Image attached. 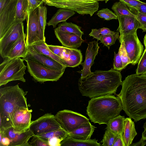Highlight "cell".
<instances>
[{
	"mask_svg": "<svg viewBox=\"0 0 146 146\" xmlns=\"http://www.w3.org/2000/svg\"><path fill=\"white\" fill-rule=\"evenodd\" d=\"M99 48L98 41L94 40L88 43L85 60L81 64L82 69L78 72L81 73L80 78L86 77L92 73L91 71V67L94 63V60L98 53Z\"/></svg>",
	"mask_w": 146,
	"mask_h": 146,
	"instance_id": "obj_17",
	"label": "cell"
},
{
	"mask_svg": "<svg viewBox=\"0 0 146 146\" xmlns=\"http://www.w3.org/2000/svg\"><path fill=\"white\" fill-rule=\"evenodd\" d=\"M38 17L41 28L44 32L46 23V14L47 9L43 4L38 7Z\"/></svg>",
	"mask_w": 146,
	"mask_h": 146,
	"instance_id": "obj_33",
	"label": "cell"
},
{
	"mask_svg": "<svg viewBox=\"0 0 146 146\" xmlns=\"http://www.w3.org/2000/svg\"><path fill=\"white\" fill-rule=\"evenodd\" d=\"M26 34L23 35L14 44L7 58H23L27 55L28 47L26 42Z\"/></svg>",
	"mask_w": 146,
	"mask_h": 146,
	"instance_id": "obj_21",
	"label": "cell"
},
{
	"mask_svg": "<svg viewBox=\"0 0 146 146\" xmlns=\"http://www.w3.org/2000/svg\"><path fill=\"white\" fill-rule=\"evenodd\" d=\"M28 52L25 56L48 68L57 70H65L66 68L56 60L36 50L32 45L27 46Z\"/></svg>",
	"mask_w": 146,
	"mask_h": 146,
	"instance_id": "obj_16",
	"label": "cell"
},
{
	"mask_svg": "<svg viewBox=\"0 0 146 146\" xmlns=\"http://www.w3.org/2000/svg\"><path fill=\"white\" fill-rule=\"evenodd\" d=\"M28 6L27 13L38 8L44 3L43 0H27Z\"/></svg>",
	"mask_w": 146,
	"mask_h": 146,
	"instance_id": "obj_42",
	"label": "cell"
},
{
	"mask_svg": "<svg viewBox=\"0 0 146 146\" xmlns=\"http://www.w3.org/2000/svg\"><path fill=\"white\" fill-rule=\"evenodd\" d=\"M137 10L141 13L146 15V3L143 2L139 6Z\"/></svg>",
	"mask_w": 146,
	"mask_h": 146,
	"instance_id": "obj_47",
	"label": "cell"
},
{
	"mask_svg": "<svg viewBox=\"0 0 146 146\" xmlns=\"http://www.w3.org/2000/svg\"><path fill=\"white\" fill-rule=\"evenodd\" d=\"M47 44L45 41L42 40L35 42L31 45L35 49L38 53L52 58L65 66L62 59L51 51L48 48Z\"/></svg>",
	"mask_w": 146,
	"mask_h": 146,
	"instance_id": "obj_27",
	"label": "cell"
},
{
	"mask_svg": "<svg viewBox=\"0 0 146 146\" xmlns=\"http://www.w3.org/2000/svg\"><path fill=\"white\" fill-rule=\"evenodd\" d=\"M55 116L62 128L68 133L89 122V119L85 116L68 110L60 111Z\"/></svg>",
	"mask_w": 146,
	"mask_h": 146,
	"instance_id": "obj_9",
	"label": "cell"
},
{
	"mask_svg": "<svg viewBox=\"0 0 146 146\" xmlns=\"http://www.w3.org/2000/svg\"><path fill=\"white\" fill-rule=\"evenodd\" d=\"M32 137L30 142H29L30 146H49L48 142L42 138L35 135Z\"/></svg>",
	"mask_w": 146,
	"mask_h": 146,
	"instance_id": "obj_40",
	"label": "cell"
},
{
	"mask_svg": "<svg viewBox=\"0 0 146 146\" xmlns=\"http://www.w3.org/2000/svg\"><path fill=\"white\" fill-rule=\"evenodd\" d=\"M75 14V11L72 10L60 8L47 23V24L48 26H52L53 28H55L59 23L66 21Z\"/></svg>",
	"mask_w": 146,
	"mask_h": 146,
	"instance_id": "obj_25",
	"label": "cell"
},
{
	"mask_svg": "<svg viewBox=\"0 0 146 146\" xmlns=\"http://www.w3.org/2000/svg\"><path fill=\"white\" fill-rule=\"evenodd\" d=\"M25 34L23 22L16 20L3 36L0 38V54L3 58H7L14 44Z\"/></svg>",
	"mask_w": 146,
	"mask_h": 146,
	"instance_id": "obj_8",
	"label": "cell"
},
{
	"mask_svg": "<svg viewBox=\"0 0 146 146\" xmlns=\"http://www.w3.org/2000/svg\"><path fill=\"white\" fill-rule=\"evenodd\" d=\"M124 116L119 114L110 119L106 124V130L109 131L115 135L123 134Z\"/></svg>",
	"mask_w": 146,
	"mask_h": 146,
	"instance_id": "obj_26",
	"label": "cell"
},
{
	"mask_svg": "<svg viewBox=\"0 0 146 146\" xmlns=\"http://www.w3.org/2000/svg\"><path fill=\"white\" fill-rule=\"evenodd\" d=\"M143 43L145 46V48H146V34L145 35L143 38Z\"/></svg>",
	"mask_w": 146,
	"mask_h": 146,
	"instance_id": "obj_50",
	"label": "cell"
},
{
	"mask_svg": "<svg viewBox=\"0 0 146 146\" xmlns=\"http://www.w3.org/2000/svg\"><path fill=\"white\" fill-rule=\"evenodd\" d=\"M117 135L111 131L106 130L101 142V146H113Z\"/></svg>",
	"mask_w": 146,
	"mask_h": 146,
	"instance_id": "obj_36",
	"label": "cell"
},
{
	"mask_svg": "<svg viewBox=\"0 0 146 146\" xmlns=\"http://www.w3.org/2000/svg\"><path fill=\"white\" fill-rule=\"evenodd\" d=\"M110 0H105V1L106 3H107V2Z\"/></svg>",
	"mask_w": 146,
	"mask_h": 146,
	"instance_id": "obj_52",
	"label": "cell"
},
{
	"mask_svg": "<svg viewBox=\"0 0 146 146\" xmlns=\"http://www.w3.org/2000/svg\"><path fill=\"white\" fill-rule=\"evenodd\" d=\"M21 58L5 59L0 64V86L9 82L19 80L26 82L24 78L27 68Z\"/></svg>",
	"mask_w": 146,
	"mask_h": 146,
	"instance_id": "obj_5",
	"label": "cell"
},
{
	"mask_svg": "<svg viewBox=\"0 0 146 146\" xmlns=\"http://www.w3.org/2000/svg\"><path fill=\"white\" fill-rule=\"evenodd\" d=\"M4 131H0V146H9L10 141L9 138L4 136Z\"/></svg>",
	"mask_w": 146,
	"mask_h": 146,
	"instance_id": "obj_44",
	"label": "cell"
},
{
	"mask_svg": "<svg viewBox=\"0 0 146 146\" xmlns=\"http://www.w3.org/2000/svg\"><path fill=\"white\" fill-rule=\"evenodd\" d=\"M113 66V69L116 70L121 71L124 69L123 62L119 52L117 53L114 52Z\"/></svg>",
	"mask_w": 146,
	"mask_h": 146,
	"instance_id": "obj_41",
	"label": "cell"
},
{
	"mask_svg": "<svg viewBox=\"0 0 146 146\" xmlns=\"http://www.w3.org/2000/svg\"><path fill=\"white\" fill-rule=\"evenodd\" d=\"M29 129L34 135L36 136L63 129L55 115L51 113H46L36 120L31 121Z\"/></svg>",
	"mask_w": 146,
	"mask_h": 146,
	"instance_id": "obj_12",
	"label": "cell"
},
{
	"mask_svg": "<svg viewBox=\"0 0 146 146\" xmlns=\"http://www.w3.org/2000/svg\"><path fill=\"white\" fill-rule=\"evenodd\" d=\"M56 37L62 45L67 47L78 48L84 41L82 36L74 33L63 32L54 29Z\"/></svg>",
	"mask_w": 146,
	"mask_h": 146,
	"instance_id": "obj_20",
	"label": "cell"
},
{
	"mask_svg": "<svg viewBox=\"0 0 146 146\" xmlns=\"http://www.w3.org/2000/svg\"><path fill=\"white\" fill-rule=\"evenodd\" d=\"M118 31L101 36L100 39V42L107 47L109 49L111 46L115 44L117 39H119V35Z\"/></svg>",
	"mask_w": 146,
	"mask_h": 146,
	"instance_id": "obj_31",
	"label": "cell"
},
{
	"mask_svg": "<svg viewBox=\"0 0 146 146\" xmlns=\"http://www.w3.org/2000/svg\"><path fill=\"white\" fill-rule=\"evenodd\" d=\"M26 19V42L27 46L39 41H45L44 32L41 28L38 19V8L28 13Z\"/></svg>",
	"mask_w": 146,
	"mask_h": 146,
	"instance_id": "obj_10",
	"label": "cell"
},
{
	"mask_svg": "<svg viewBox=\"0 0 146 146\" xmlns=\"http://www.w3.org/2000/svg\"><path fill=\"white\" fill-rule=\"evenodd\" d=\"M96 127L90 122L83 124L74 130L68 133L72 137L77 139L87 140L91 139Z\"/></svg>",
	"mask_w": 146,
	"mask_h": 146,
	"instance_id": "obj_22",
	"label": "cell"
},
{
	"mask_svg": "<svg viewBox=\"0 0 146 146\" xmlns=\"http://www.w3.org/2000/svg\"><path fill=\"white\" fill-rule=\"evenodd\" d=\"M113 146H125L123 138V134H119L116 135Z\"/></svg>",
	"mask_w": 146,
	"mask_h": 146,
	"instance_id": "obj_45",
	"label": "cell"
},
{
	"mask_svg": "<svg viewBox=\"0 0 146 146\" xmlns=\"http://www.w3.org/2000/svg\"><path fill=\"white\" fill-rule=\"evenodd\" d=\"M47 45L51 51L62 59L66 67L74 68L81 64L83 56L80 50L63 46Z\"/></svg>",
	"mask_w": 146,
	"mask_h": 146,
	"instance_id": "obj_11",
	"label": "cell"
},
{
	"mask_svg": "<svg viewBox=\"0 0 146 146\" xmlns=\"http://www.w3.org/2000/svg\"><path fill=\"white\" fill-rule=\"evenodd\" d=\"M122 78L120 72L112 68L107 71L96 70L79 79L78 89L82 96L90 98L115 94L122 84Z\"/></svg>",
	"mask_w": 146,
	"mask_h": 146,
	"instance_id": "obj_2",
	"label": "cell"
},
{
	"mask_svg": "<svg viewBox=\"0 0 146 146\" xmlns=\"http://www.w3.org/2000/svg\"><path fill=\"white\" fill-rule=\"evenodd\" d=\"M129 8H133L137 10L139 6L143 2L139 0H119Z\"/></svg>",
	"mask_w": 146,
	"mask_h": 146,
	"instance_id": "obj_43",
	"label": "cell"
},
{
	"mask_svg": "<svg viewBox=\"0 0 146 146\" xmlns=\"http://www.w3.org/2000/svg\"><path fill=\"white\" fill-rule=\"evenodd\" d=\"M146 73V48L143 53L138 63L136 74L140 75Z\"/></svg>",
	"mask_w": 146,
	"mask_h": 146,
	"instance_id": "obj_37",
	"label": "cell"
},
{
	"mask_svg": "<svg viewBox=\"0 0 146 146\" xmlns=\"http://www.w3.org/2000/svg\"><path fill=\"white\" fill-rule=\"evenodd\" d=\"M97 15L99 17L107 20L117 19V17L114 13L108 8L103 9L99 10L98 12Z\"/></svg>",
	"mask_w": 146,
	"mask_h": 146,
	"instance_id": "obj_39",
	"label": "cell"
},
{
	"mask_svg": "<svg viewBox=\"0 0 146 146\" xmlns=\"http://www.w3.org/2000/svg\"><path fill=\"white\" fill-rule=\"evenodd\" d=\"M4 134V136L10 140L9 146H30L29 140L34 135L29 128L22 131L17 130L13 127L6 129Z\"/></svg>",
	"mask_w": 146,
	"mask_h": 146,
	"instance_id": "obj_15",
	"label": "cell"
},
{
	"mask_svg": "<svg viewBox=\"0 0 146 146\" xmlns=\"http://www.w3.org/2000/svg\"><path fill=\"white\" fill-rule=\"evenodd\" d=\"M31 114L28 109L21 108L15 112L13 117V128L20 131H25L29 128L31 124Z\"/></svg>",
	"mask_w": 146,
	"mask_h": 146,
	"instance_id": "obj_19",
	"label": "cell"
},
{
	"mask_svg": "<svg viewBox=\"0 0 146 146\" xmlns=\"http://www.w3.org/2000/svg\"><path fill=\"white\" fill-rule=\"evenodd\" d=\"M22 59L27 62L28 71L30 75L35 80L40 82L57 81L62 76L65 71L48 68L26 56Z\"/></svg>",
	"mask_w": 146,
	"mask_h": 146,
	"instance_id": "obj_7",
	"label": "cell"
},
{
	"mask_svg": "<svg viewBox=\"0 0 146 146\" xmlns=\"http://www.w3.org/2000/svg\"><path fill=\"white\" fill-rule=\"evenodd\" d=\"M117 96L122 110L135 122L146 118V73L128 76L122 82Z\"/></svg>",
	"mask_w": 146,
	"mask_h": 146,
	"instance_id": "obj_1",
	"label": "cell"
},
{
	"mask_svg": "<svg viewBox=\"0 0 146 146\" xmlns=\"http://www.w3.org/2000/svg\"><path fill=\"white\" fill-rule=\"evenodd\" d=\"M61 146H100L96 139L83 140L74 138L68 134L62 140Z\"/></svg>",
	"mask_w": 146,
	"mask_h": 146,
	"instance_id": "obj_23",
	"label": "cell"
},
{
	"mask_svg": "<svg viewBox=\"0 0 146 146\" xmlns=\"http://www.w3.org/2000/svg\"><path fill=\"white\" fill-rule=\"evenodd\" d=\"M68 134L64 129L54 130L42 134L38 136L48 141V139L54 137H57L62 139Z\"/></svg>",
	"mask_w": 146,
	"mask_h": 146,
	"instance_id": "obj_32",
	"label": "cell"
},
{
	"mask_svg": "<svg viewBox=\"0 0 146 146\" xmlns=\"http://www.w3.org/2000/svg\"><path fill=\"white\" fill-rule=\"evenodd\" d=\"M120 43H121V44L118 52L121 59L124 69H125L129 64H131V62L125 49L124 41L122 40Z\"/></svg>",
	"mask_w": 146,
	"mask_h": 146,
	"instance_id": "obj_38",
	"label": "cell"
},
{
	"mask_svg": "<svg viewBox=\"0 0 146 146\" xmlns=\"http://www.w3.org/2000/svg\"><path fill=\"white\" fill-rule=\"evenodd\" d=\"M119 26L117 31L120 33L119 38L137 33L141 25L136 18L127 15L117 17Z\"/></svg>",
	"mask_w": 146,
	"mask_h": 146,
	"instance_id": "obj_18",
	"label": "cell"
},
{
	"mask_svg": "<svg viewBox=\"0 0 146 146\" xmlns=\"http://www.w3.org/2000/svg\"><path fill=\"white\" fill-rule=\"evenodd\" d=\"M143 127L144 130L142 133L141 138L143 139L146 140V121L144 124Z\"/></svg>",
	"mask_w": 146,
	"mask_h": 146,
	"instance_id": "obj_49",
	"label": "cell"
},
{
	"mask_svg": "<svg viewBox=\"0 0 146 146\" xmlns=\"http://www.w3.org/2000/svg\"><path fill=\"white\" fill-rule=\"evenodd\" d=\"M114 31L110 30L107 28L103 27L99 29H92V31L89 34L90 36H92L93 38L96 39L98 40H100L101 36L106 35L112 34Z\"/></svg>",
	"mask_w": 146,
	"mask_h": 146,
	"instance_id": "obj_35",
	"label": "cell"
},
{
	"mask_svg": "<svg viewBox=\"0 0 146 146\" xmlns=\"http://www.w3.org/2000/svg\"><path fill=\"white\" fill-rule=\"evenodd\" d=\"M24 92L18 85L0 89V130L13 127V119L15 111L21 108L28 109Z\"/></svg>",
	"mask_w": 146,
	"mask_h": 146,
	"instance_id": "obj_3",
	"label": "cell"
},
{
	"mask_svg": "<svg viewBox=\"0 0 146 146\" xmlns=\"http://www.w3.org/2000/svg\"><path fill=\"white\" fill-rule=\"evenodd\" d=\"M62 139L57 137H51L48 140L49 146H61L60 142Z\"/></svg>",
	"mask_w": 146,
	"mask_h": 146,
	"instance_id": "obj_46",
	"label": "cell"
},
{
	"mask_svg": "<svg viewBox=\"0 0 146 146\" xmlns=\"http://www.w3.org/2000/svg\"><path fill=\"white\" fill-rule=\"evenodd\" d=\"M81 27L72 23L63 22L59 24L56 29L63 32L74 33L82 36L84 34L81 30Z\"/></svg>",
	"mask_w": 146,
	"mask_h": 146,
	"instance_id": "obj_28",
	"label": "cell"
},
{
	"mask_svg": "<svg viewBox=\"0 0 146 146\" xmlns=\"http://www.w3.org/2000/svg\"><path fill=\"white\" fill-rule=\"evenodd\" d=\"M145 140L143 139L142 138L140 140L138 141L135 143L131 144L130 146H144L146 145V142Z\"/></svg>",
	"mask_w": 146,
	"mask_h": 146,
	"instance_id": "obj_48",
	"label": "cell"
},
{
	"mask_svg": "<svg viewBox=\"0 0 146 146\" xmlns=\"http://www.w3.org/2000/svg\"><path fill=\"white\" fill-rule=\"evenodd\" d=\"M27 0H18L16 9V20L23 22L27 15Z\"/></svg>",
	"mask_w": 146,
	"mask_h": 146,
	"instance_id": "obj_29",
	"label": "cell"
},
{
	"mask_svg": "<svg viewBox=\"0 0 146 146\" xmlns=\"http://www.w3.org/2000/svg\"><path fill=\"white\" fill-rule=\"evenodd\" d=\"M111 9L117 17L121 15H127L136 18V16L130 11L127 6L120 1L114 3Z\"/></svg>",
	"mask_w": 146,
	"mask_h": 146,
	"instance_id": "obj_30",
	"label": "cell"
},
{
	"mask_svg": "<svg viewBox=\"0 0 146 146\" xmlns=\"http://www.w3.org/2000/svg\"><path fill=\"white\" fill-rule=\"evenodd\" d=\"M46 5L72 10L79 14L92 16L98 10V1L91 0H43Z\"/></svg>",
	"mask_w": 146,
	"mask_h": 146,
	"instance_id": "obj_6",
	"label": "cell"
},
{
	"mask_svg": "<svg viewBox=\"0 0 146 146\" xmlns=\"http://www.w3.org/2000/svg\"><path fill=\"white\" fill-rule=\"evenodd\" d=\"M137 134L134 123L131 118L129 117L125 118L123 137L125 146H130Z\"/></svg>",
	"mask_w": 146,
	"mask_h": 146,
	"instance_id": "obj_24",
	"label": "cell"
},
{
	"mask_svg": "<svg viewBox=\"0 0 146 146\" xmlns=\"http://www.w3.org/2000/svg\"><path fill=\"white\" fill-rule=\"evenodd\" d=\"M119 42L123 40L125 49L131 64L138 63L143 52V46L139 40L137 33L129 34L119 38Z\"/></svg>",
	"mask_w": 146,
	"mask_h": 146,
	"instance_id": "obj_14",
	"label": "cell"
},
{
	"mask_svg": "<svg viewBox=\"0 0 146 146\" xmlns=\"http://www.w3.org/2000/svg\"><path fill=\"white\" fill-rule=\"evenodd\" d=\"M17 1L18 0H7L0 3V38L16 20Z\"/></svg>",
	"mask_w": 146,
	"mask_h": 146,
	"instance_id": "obj_13",
	"label": "cell"
},
{
	"mask_svg": "<svg viewBox=\"0 0 146 146\" xmlns=\"http://www.w3.org/2000/svg\"><path fill=\"white\" fill-rule=\"evenodd\" d=\"M91 0L95 1H105V0Z\"/></svg>",
	"mask_w": 146,
	"mask_h": 146,
	"instance_id": "obj_51",
	"label": "cell"
},
{
	"mask_svg": "<svg viewBox=\"0 0 146 146\" xmlns=\"http://www.w3.org/2000/svg\"><path fill=\"white\" fill-rule=\"evenodd\" d=\"M122 110L119 98L114 95H107L91 98L86 111L92 122L106 124L110 119L119 115Z\"/></svg>",
	"mask_w": 146,
	"mask_h": 146,
	"instance_id": "obj_4",
	"label": "cell"
},
{
	"mask_svg": "<svg viewBox=\"0 0 146 146\" xmlns=\"http://www.w3.org/2000/svg\"><path fill=\"white\" fill-rule=\"evenodd\" d=\"M130 11L136 16V19L141 25L143 32H146V15L139 12L133 8H129Z\"/></svg>",
	"mask_w": 146,
	"mask_h": 146,
	"instance_id": "obj_34",
	"label": "cell"
}]
</instances>
